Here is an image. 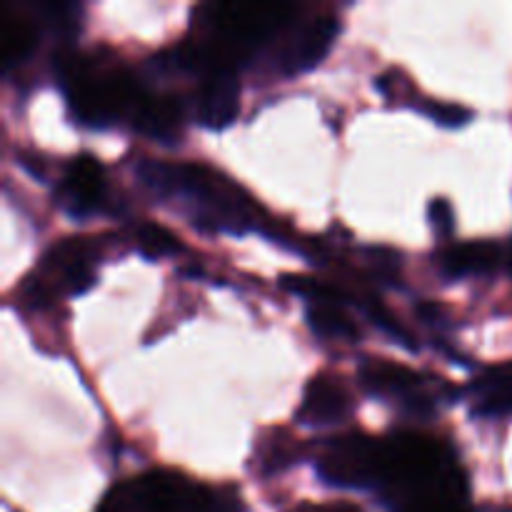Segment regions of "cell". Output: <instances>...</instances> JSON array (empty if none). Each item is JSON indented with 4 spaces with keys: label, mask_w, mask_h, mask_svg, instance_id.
Listing matches in <instances>:
<instances>
[{
    "label": "cell",
    "mask_w": 512,
    "mask_h": 512,
    "mask_svg": "<svg viewBox=\"0 0 512 512\" xmlns=\"http://www.w3.org/2000/svg\"><path fill=\"white\" fill-rule=\"evenodd\" d=\"M140 180L160 198L190 210L193 225L208 233L245 235L258 228V208L240 185L203 163H140Z\"/></svg>",
    "instance_id": "1"
},
{
    "label": "cell",
    "mask_w": 512,
    "mask_h": 512,
    "mask_svg": "<svg viewBox=\"0 0 512 512\" xmlns=\"http://www.w3.org/2000/svg\"><path fill=\"white\" fill-rule=\"evenodd\" d=\"M65 98L70 113L83 125H110L123 115L133 118L143 90L128 68L118 60L98 58V55H80L65 60L60 68Z\"/></svg>",
    "instance_id": "2"
},
{
    "label": "cell",
    "mask_w": 512,
    "mask_h": 512,
    "mask_svg": "<svg viewBox=\"0 0 512 512\" xmlns=\"http://www.w3.org/2000/svg\"><path fill=\"white\" fill-rule=\"evenodd\" d=\"M100 260L98 238H65L40 260V278H30L33 298L55 293L83 295L95 283V263Z\"/></svg>",
    "instance_id": "3"
},
{
    "label": "cell",
    "mask_w": 512,
    "mask_h": 512,
    "mask_svg": "<svg viewBox=\"0 0 512 512\" xmlns=\"http://www.w3.org/2000/svg\"><path fill=\"white\" fill-rule=\"evenodd\" d=\"M383 468L385 443L355 433L330 440L318 458L320 478L340 488H370L383 483Z\"/></svg>",
    "instance_id": "4"
},
{
    "label": "cell",
    "mask_w": 512,
    "mask_h": 512,
    "mask_svg": "<svg viewBox=\"0 0 512 512\" xmlns=\"http://www.w3.org/2000/svg\"><path fill=\"white\" fill-rule=\"evenodd\" d=\"M360 385L365 393L398 400L418 415L433 410V398L423 390V378L405 365L390 360H365L360 365Z\"/></svg>",
    "instance_id": "5"
},
{
    "label": "cell",
    "mask_w": 512,
    "mask_h": 512,
    "mask_svg": "<svg viewBox=\"0 0 512 512\" xmlns=\"http://www.w3.org/2000/svg\"><path fill=\"white\" fill-rule=\"evenodd\" d=\"M58 203L70 218L85 220L100 213L105 205V175L103 165L90 153L75 155L65 165L63 180L58 188Z\"/></svg>",
    "instance_id": "6"
},
{
    "label": "cell",
    "mask_w": 512,
    "mask_h": 512,
    "mask_svg": "<svg viewBox=\"0 0 512 512\" xmlns=\"http://www.w3.org/2000/svg\"><path fill=\"white\" fill-rule=\"evenodd\" d=\"M335 35H338V20L333 15H318L308 20L293 38L285 43L280 55V68L285 75H298L305 70H313L320 60L333 48Z\"/></svg>",
    "instance_id": "7"
},
{
    "label": "cell",
    "mask_w": 512,
    "mask_h": 512,
    "mask_svg": "<svg viewBox=\"0 0 512 512\" xmlns=\"http://www.w3.org/2000/svg\"><path fill=\"white\" fill-rule=\"evenodd\" d=\"M353 410L345 385L333 375H315L303 390L298 408V420L305 425H335L343 423Z\"/></svg>",
    "instance_id": "8"
},
{
    "label": "cell",
    "mask_w": 512,
    "mask_h": 512,
    "mask_svg": "<svg viewBox=\"0 0 512 512\" xmlns=\"http://www.w3.org/2000/svg\"><path fill=\"white\" fill-rule=\"evenodd\" d=\"M240 85L235 73H213L198 93V123L210 130H223L238 118Z\"/></svg>",
    "instance_id": "9"
},
{
    "label": "cell",
    "mask_w": 512,
    "mask_h": 512,
    "mask_svg": "<svg viewBox=\"0 0 512 512\" xmlns=\"http://www.w3.org/2000/svg\"><path fill=\"white\" fill-rule=\"evenodd\" d=\"M133 123L140 133L163 143H173L183 133V108L173 95H148L140 98L133 113Z\"/></svg>",
    "instance_id": "10"
},
{
    "label": "cell",
    "mask_w": 512,
    "mask_h": 512,
    "mask_svg": "<svg viewBox=\"0 0 512 512\" xmlns=\"http://www.w3.org/2000/svg\"><path fill=\"white\" fill-rule=\"evenodd\" d=\"M350 295L343 293L340 288L330 290L328 298H320L308 303V310H305V318H308V325L313 328V333L318 338L325 340H355L360 335L358 325L350 318V313L345 310V305L350 303Z\"/></svg>",
    "instance_id": "11"
},
{
    "label": "cell",
    "mask_w": 512,
    "mask_h": 512,
    "mask_svg": "<svg viewBox=\"0 0 512 512\" xmlns=\"http://www.w3.org/2000/svg\"><path fill=\"white\" fill-rule=\"evenodd\" d=\"M500 263V245L490 240L450 245L438 255V265L445 278H468V275L493 273Z\"/></svg>",
    "instance_id": "12"
},
{
    "label": "cell",
    "mask_w": 512,
    "mask_h": 512,
    "mask_svg": "<svg viewBox=\"0 0 512 512\" xmlns=\"http://www.w3.org/2000/svg\"><path fill=\"white\" fill-rule=\"evenodd\" d=\"M475 413L512 415V368H493L473 385Z\"/></svg>",
    "instance_id": "13"
},
{
    "label": "cell",
    "mask_w": 512,
    "mask_h": 512,
    "mask_svg": "<svg viewBox=\"0 0 512 512\" xmlns=\"http://www.w3.org/2000/svg\"><path fill=\"white\" fill-rule=\"evenodd\" d=\"M3 40L5 68H13L15 63H23V60L35 50L38 30H35L33 23H28V18H8L3 28Z\"/></svg>",
    "instance_id": "14"
},
{
    "label": "cell",
    "mask_w": 512,
    "mask_h": 512,
    "mask_svg": "<svg viewBox=\"0 0 512 512\" xmlns=\"http://www.w3.org/2000/svg\"><path fill=\"white\" fill-rule=\"evenodd\" d=\"M135 240H138V250L150 260H160V258H170V255H178L183 245L178 243L173 233L163 225L155 223H143L135 233Z\"/></svg>",
    "instance_id": "15"
},
{
    "label": "cell",
    "mask_w": 512,
    "mask_h": 512,
    "mask_svg": "<svg viewBox=\"0 0 512 512\" xmlns=\"http://www.w3.org/2000/svg\"><path fill=\"white\" fill-rule=\"evenodd\" d=\"M420 110L438 125H445V128H460V125H468L470 118H473L468 108L458 103H445V100H428Z\"/></svg>",
    "instance_id": "16"
},
{
    "label": "cell",
    "mask_w": 512,
    "mask_h": 512,
    "mask_svg": "<svg viewBox=\"0 0 512 512\" xmlns=\"http://www.w3.org/2000/svg\"><path fill=\"white\" fill-rule=\"evenodd\" d=\"M428 218L440 238H448V235L453 233V208H450V203L445 198H435L433 203H430Z\"/></svg>",
    "instance_id": "17"
}]
</instances>
